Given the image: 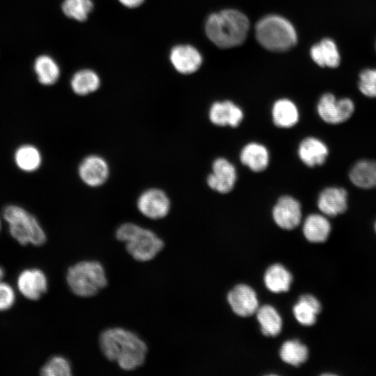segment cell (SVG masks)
<instances>
[{
    "label": "cell",
    "instance_id": "1",
    "mask_svg": "<svg viewBox=\"0 0 376 376\" xmlns=\"http://www.w3.org/2000/svg\"><path fill=\"white\" fill-rule=\"evenodd\" d=\"M99 343L104 357L125 370L141 366L148 352L146 344L139 336L120 327L103 331Z\"/></svg>",
    "mask_w": 376,
    "mask_h": 376
},
{
    "label": "cell",
    "instance_id": "2",
    "mask_svg": "<svg viewBox=\"0 0 376 376\" xmlns=\"http://www.w3.org/2000/svg\"><path fill=\"white\" fill-rule=\"evenodd\" d=\"M249 21L242 12L226 9L209 16L205 23L207 38L221 48L241 45L249 31Z\"/></svg>",
    "mask_w": 376,
    "mask_h": 376
},
{
    "label": "cell",
    "instance_id": "3",
    "mask_svg": "<svg viewBox=\"0 0 376 376\" xmlns=\"http://www.w3.org/2000/svg\"><path fill=\"white\" fill-rule=\"evenodd\" d=\"M116 237L125 243L132 258L141 262L153 259L164 247V242L152 230L131 222L120 225Z\"/></svg>",
    "mask_w": 376,
    "mask_h": 376
},
{
    "label": "cell",
    "instance_id": "4",
    "mask_svg": "<svg viewBox=\"0 0 376 376\" xmlns=\"http://www.w3.org/2000/svg\"><path fill=\"white\" fill-rule=\"evenodd\" d=\"M255 33L260 45L273 52L288 50L297 42V34L293 25L277 15L261 18L256 24Z\"/></svg>",
    "mask_w": 376,
    "mask_h": 376
},
{
    "label": "cell",
    "instance_id": "5",
    "mask_svg": "<svg viewBox=\"0 0 376 376\" xmlns=\"http://www.w3.org/2000/svg\"><path fill=\"white\" fill-rule=\"evenodd\" d=\"M3 217L8 225L10 236L21 245L42 246L47 235L36 217L24 207L8 205L3 208Z\"/></svg>",
    "mask_w": 376,
    "mask_h": 376
},
{
    "label": "cell",
    "instance_id": "6",
    "mask_svg": "<svg viewBox=\"0 0 376 376\" xmlns=\"http://www.w3.org/2000/svg\"><path fill=\"white\" fill-rule=\"evenodd\" d=\"M66 281L71 291L82 297L96 295L107 284L105 270L95 260L80 261L71 266L67 272Z\"/></svg>",
    "mask_w": 376,
    "mask_h": 376
},
{
    "label": "cell",
    "instance_id": "7",
    "mask_svg": "<svg viewBox=\"0 0 376 376\" xmlns=\"http://www.w3.org/2000/svg\"><path fill=\"white\" fill-rule=\"evenodd\" d=\"M354 104L348 97L337 100L331 93L322 95L317 104V111L324 122L339 124L347 120L353 114Z\"/></svg>",
    "mask_w": 376,
    "mask_h": 376
},
{
    "label": "cell",
    "instance_id": "8",
    "mask_svg": "<svg viewBox=\"0 0 376 376\" xmlns=\"http://www.w3.org/2000/svg\"><path fill=\"white\" fill-rule=\"evenodd\" d=\"M136 206L142 215L150 219L157 220L168 214L171 208V201L163 190L150 188L139 196Z\"/></svg>",
    "mask_w": 376,
    "mask_h": 376
},
{
    "label": "cell",
    "instance_id": "9",
    "mask_svg": "<svg viewBox=\"0 0 376 376\" xmlns=\"http://www.w3.org/2000/svg\"><path fill=\"white\" fill-rule=\"evenodd\" d=\"M18 292L30 301H37L46 293L48 281L44 272L38 268L22 270L16 279Z\"/></svg>",
    "mask_w": 376,
    "mask_h": 376
},
{
    "label": "cell",
    "instance_id": "10",
    "mask_svg": "<svg viewBox=\"0 0 376 376\" xmlns=\"http://www.w3.org/2000/svg\"><path fill=\"white\" fill-rule=\"evenodd\" d=\"M110 169L104 158L97 155H90L84 157L78 167V175L87 186L97 187L103 185L108 180Z\"/></svg>",
    "mask_w": 376,
    "mask_h": 376
},
{
    "label": "cell",
    "instance_id": "11",
    "mask_svg": "<svg viewBox=\"0 0 376 376\" xmlns=\"http://www.w3.org/2000/svg\"><path fill=\"white\" fill-rule=\"evenodd\" d=\"M275 223L281 228L292 230L297 227L301 220V208L299 202L290 196L279 198L272 210Z\"/></svg>",
    "mask_w": 376,
    "mask_h": 376
},
{
    "label": "cell",
    "instance_id": "12",
    "mask_svg": "<svg viewBox=\"0 0 376 376\" xmlns=\"http://www.w3.org/2000/svg\"><path fill=\"white\" fill-rule=\"evenodd\" d=\"M212 172L207 178L208 186L213 190L226 194L230 192L237 180L236 169L225 158L216 159L212 164Z\"/></svg>",
    "mask_w": 376,
    "mask_h": 376
},
{
    "label": "cell",
    "instance_id": "13",
    "mask_svg": "<svg viewBox=\"0 0 376 376\" xmlns=\"http://www.w3.org/2000/svg\"><path fill=\"white\" fill-rule=\"evenodd\" d=\"M227 299L234 313L242 317L253 315L259 308L256 292L245 284L234 287L228 292Z\"/></svg>",
    "mask_w": 376,
    "mask_h": 376
},
{
    "label": "cell",
    "instance_id": "14",
    "mask_svg": "<svg viewBox=\"0 0 376 376\" xmlns=\"http://www.w3.org/2000/svg\"><path fill=\"white\" fill-rule=\"evenodd\" d=\"M170 61L174 68L184 75L196 72L202 64V56L193 46L176 45L171 50Z\"/></svg>",
    "mask_w": 376,
    "mask_h": 376
},
{
    "label": "cell",
    "instance_id": "15",
    "mask_svg": "<svg viewBox=\"0 0 376 376\" xmlns=\"http://www.w3.org/2000/svg\"><path fill=\"white\" fill-rule=\"evenodd\" d=\"M318 207L325 215L335 217L347 208V193L342 187H330L324 189L318 199Z\"/></svg>",
    "mask_w": 376,
    "mask_h": 376
},
{
    "label": "cell",
    "instance_id": "16",
    "mask_svg": "<svg viewBox=\"0 0 376 376\" xmlns=\"http://www.w3.org/2000/svg\"><path fill=\"white\" fill-rule=\"evenodd\" d=\"M243 117L242 109L228 100L214 102L209 111L210 121L218 126L235 127L242 122Z\"/></svg>",
    "mask_w": 376,
    "mask_h": 376
},
{
    "label": "cell",
    "instance_id": "17",
    "mask_svg": "<svg viewBox=\"0 0 376 376\" xmlns=\"http://www.w3.org/2000/svg\"><path fill=\"white\" fill-rule=\"evenodd\" d=\"M312 60L322 68H336L340 63V54L334 40L325 38L313 45L310 49Z\"/></svg>",
    "mask_w": 376,
    "mask_h": 376
},
{
    "label": "cell",
    "instance_id": "18",
    "mask_svg": "<svg viewBox=\"0 0 376 376\" xmlns=\"http://www.w3.org/2000/svg\"><path fill=\"white\" fill-rule=\"evenodd\" d=\"M328 153L327 146L315 137L305 138L301 141L298 148L299 159L309 167L323 164Z\"/></svg>",
    "mask_w": 376,
    "mask_h": 376
},
{
    "label": "cell",
    "instance_id": "19",
    "mask_svg": "<svg viewBox=\"0 0 376 376\" xmlns=\"http://www.w3.org/2000/svg\"><path fill=\"white\" fill-rule=\"evenodd\" d=\"M240 159L241 162L252 171L260 172L267 167L269 155L265 146L251 142L243 147Z\"/></svg>",
    "mask_w": 376,
    "mask_h": 376
},
{
    "label": "cell",
    "instance_id": "20",
    "mask_svg": "<svg viewBox=\"0 0 376 376\" xmlns=\"http://www.w3.org/2000/svg\"><path fill=\"white\" fill-rule=\"evenodd\" d=\"M351 182L361 189H372L376 187V161L362 159L357 162L349 174Z\"/></svg>",
    "mask_w": 376,
    "mask_h": 376
},
{
    "label": "cell",
    "instance_id": "21",
    "mask_svg": "<svg viewBox=\"0 0 376 376\" xmlns=\"http://www.w3.org/2000/svg\"><path fill=\"white\" fill-rule=\"evenodd\" d=\"M274 125L281 128H289L299 120V111L295 104L285 98L276 101L272 109Z\"/></svg>",
    "mask_w": 376,
    "mask_h": 376
},
{
    "label": "cell",
    "instance_id": "22",
    "mask_svg": "<svg viewBox=\"0 0 376 376\" xmlns=\"http://www.w3.org/2000/svg\"><path fill=\"white\" fill-rule=\"evenodd\" d=\"M330 231V223L323 215L311 214L304 221L303 233L311 242H324L328 238Z\"/></svg>",
    "mask_w": 376,
    "mask_h": 376
},
{
    "label": "cell",
    "instance_id": "23",
    "mask_svg": "<svg viewBox=\"0 0 376 376\" xmlns=\"http://www.w3.org/2000/svg\"><path fill=\"white\" fill-rule=\"evenodd\" d=\"M321 311L320 301L311 295H304L293 307L296 320L302 325L311 326L316 321V315Z\"/></svg>",
    "mask_w": 376,
    "mask_h": 376
},
{
    "label": "cell",
    "instance_id": "24",
    "mask_svg": "<svg viewBox=\"0 0 376 376\" xmlns=\"http://www.w3.org/2000/svg\"><path fill=\"white\" fill-rule=\"evenodd\" d=\"M264 281L269 290L279 293L289 290L292 276L282 265L274 264L267 269Z\"/></svg>",
    "mask_w": 376,
    "mask_h": 376
},
{
    "label": "cell",
    "instance_id": "25",
    "mask_svg": "<svg viewBox=\"0 0 376 376\" xmlns=\"http://www.w3.org/2000/svg\"><path fill=\"white\" fill-rule=\"evenodd\" d=\"M14 159L20 170L31 173L40 167L42 158L38 148L31 144H24L15 150Z\"/></svg>",
    "mask_w": 376,
    "mask_h": 376
},
{
    "label": "cell",
    "instance_id": "26",
    "mask_svg": "<svg viewBox=\"0 0 376 376\" xmlns=\"http://www.w3.org/2000/svg\"><path fill=\"white\" fill-rule=\"evenodd\" d=\"M72 91L80 96L87 95L96 91L100 86L97 74L92 70L83 69L77 71L70 81Z\"/></svg>",
    "mask_w": 376,
    "mask_h": 376
},
{
    "label": "cell",
    "instance_id": "27",
    "mask_svg": "<svg viewBox=\"0 0 376 376\" xmlns=\"http://www.w3.org/2000/svg\"><path fill=\"white\" fill-rule=\"evenodd\" d=\"M256 316L264 335L276 336L281 332L282 320L273 306L267 304L259 307L256 311Z\"/></svg>",
    "mask_w": 376,
    "mask_h": 376
},
{
    "label": "cell",
    "instance_id": "28",
    "mask_svg": "<svg viewBox=\"0 0 376 376\" xmlns=\"http://www.w3.org/2000/svg\"><path fill=\"white\" fill-rule=\"evenodd\" d=\"M34 70L39 82L45 86L54 84L60 76V69L58 64L47 55H41L36 59Z\"/></svg>",
    "mask_w": 376,
    "mask_h": 376
},
{
    "label": "cell",
    "instance_id": "29",
    "mask_svg": "<svg viewBox=\"0 0 376 376\" xmlns=\"http://www.w3.org/2000/svg\"><path fill=\"white\" fill-rule=\"evenodd\" d=\"M279 354L284 362L297 366L307 360L308 350L307 347L299 340H290L282 345Z\"/></svg>",
    "mask_w": 376,
    "mask_h": 376
},
{
    "label": "cell",
    "instance_id": "30",
    "mask_svg": "<svg viewBox=\"0 0 376 376\" xmlns=\"http://www.w3.org/2000/svg\"><path fill=\"white\" fill-rule=\"evenodd\" d=\"M93 8L91 0H64L62 10L69 18L83 22L87 19Z\"/></svg>",
    "mask_w": 376,
    "mask_h": 376
},
{
    "label": "cell",
    "instance_id": "31",
    "mask_svg": "<svg viewBox=\"0 0 376 376\" xmlns=\"http://www.w3.org/2000/svg\"><path fill=\"white\" fill-rule=\"evenodd\" d=\"M40 375L42 376H69L72 375L71 365L65 357L54 356L42 366Z\"/></svg>",
    "mask_w": 376,
    "mask_h": 376
},
{
    "label": "cell",
    "instance_id": "32",
    "mask_svg": "<svg viewBox=\"0 0 376 376\" xmlns=\"http://www.w3.org/2000/svg\"><path fill=\"white\" fill-rule=\"evenodd\" d=\"M359 89L366 97H376V68H366L359 74Z\"/></svg>",
    "mask_w": 376,
    "mask_h": 376
},
{
    "label": "cell",
    "instance_id": "33",
    "mask_svg": "<svg viewBox=\"0 0 376 376\" xmlns=\"http://www.w3.org/2000/svg\"><path fill=\"white\" fill-rule=\"evenodd\" d=\"M16 301V292L13 287L3 281H0V312L11 308Z\"/></svg>",
    "mask_w": 376,
    "mask_h": 376
},
{
    "label": "cell",
    "instance_id": "34",
    "mask_svg": "<svg viewBox=\"0 0 376 376\" xmlns=\"http://www.w3.org/2000/svg\"><path fill=\"white\" fill-rule=\"evenodd\" d=\"M124 6L134 8L141 6L145 0H118Z\"/></svg>",
    "mask_w": 376,
    "mask_h": 376
},
{
    "label": "cell",
    "instance_id": "35",
    "mask_svg": "<svg viewBox=\"0 0 376 376\" xmlns=\"http://www.w3.org/2000/svg\"><path fill=\"white\" fill-rule=\"evenodd\" d=\"M3 276H4V270H3V268L0 266V281H2Z\"/></svg>",
    "mask_w": 376,
    "mask_h": 376
},
{
    "label": "cell",
    "instance_id": "36",
    "mask_svg": "<svg viewBox=\"0 0 376 376\" xmlns=\"http://www.w3.org/2000/svg\"><path fill=\"white\" fill-rule=\"evenodd\" d=\"M1 217H0V231H1Z\"/></svg>",
    "mask_w": 376,
    "mask_h": 376
},
{
    "label": "cell",
    "instance_id": "37",
    "mask_svg": "<svg viewBox=\"0 0 376 376\" xmlns=\"http://www.w3.org/2000/svg\"><path fill=\"white\" fill-rule=\"evenodd\" d=\"M375 231H376V222H375Z\"/></svg>",
    "mask_w": 376,
    "mask_h": 376
},
{
    "label": "cell",
    "instance_id": "38",
    "mask_svg": "<svg viewBox=\"0 0 376 376\" xmlns=\"http://www.w3.org/2000/svg\"><path fill=\"white\" fill-rule=\"evenodd\" d=\"M375 49H376V44H375Z\"/></svg>",
    "mask_w": 376,
    "mask_h": 376
}]
</instances>
